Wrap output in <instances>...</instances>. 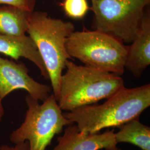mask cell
I'll list each match as a JSON object with an SVG mask.
<instances>
[{
  "label": "cell",
  "instance_id": "6da1fadb",
  "mask_svg": "<svg viewBox=\"0 0 150 150\" xmlns=\"http://www.w3.org/2000/svg\"><path fill=\"white\" fill-rule=\"evenodd\" d=\"M102 104H91L64 113L80 131L97 134L102 129L118 127L134 118L150 106V84L123 87Z\"/></svg>",
  "mask_w": 150,
  "mask_h": 150
},
{
  "label": "cell",
  "instance_id": "7a4b0ae2",
  "mask_svg": "<svg viewBox=\"0 0 150 150\" xmlns=\"http://www.w3.org/2000/svg\"><path fill=\"white\" fill-rule=\"evenodd\" d=\"M60 81L57 101L62 111L70 112L107 99L125 87L120 75L86 65H78L69 59Z\"/></svg>",
  "mask_w": 150,
  "mask_h": 150
},
{
  "label": "cell",
  "instance_id": "3957f363",
  "mask_svg": "<svg viewBox=\"0 0 150 150\" xmlns=\"http://www.w3.org/2000/svg\"><path fill=\"white\" fill-rule=\"evenodd\" d=\"M74 29L72 22L52 18L44 11H33L29 18L27 32L43 60L56 100L66 62L71 59L66 47V41Z\"/></svg>",
  "mask_w": 150,
  "mask_h": 150
},
{
  "label": "cell",
  "instance_id": "277c9868",
  "mask_svg": "<svg viewBox=\"0 0 150 150\" xmlns=\"http://www.w3.org/2000/svg\"><path fill=\"white\" fill-rule=\"evenodd\" d=\"M25 102L27 110L24 121L9 137L14 145L28 142L29 150H46L56 134L74 123L64 117L53 94L41 104L27 95Z\"/></svg>",
  "mask_w": 150,
  "mask_h": 150
},
{
  "label": "cell",
  "instance_id": "5b68a950",
  "mask_svg": "<svg viewBox=\"0 0 150 150\" xmlns=\"http://www.w3.org/2000/svg\"><path fill=\"white\" fill-rule=\"evenodd\" d=\"M66 47L71 57L86 66L120 76L125 71L128 47L106 33L96 30L74 31Z\"/></svg>",
  "mask_w": 150,
  "mask_h": 150
},
{
  "label": "cell",
  "instance_id": "8992f818",
  "mask_svg": "<svg viewBox=\"0 0 150 150\" xmlns=\"http://www.w3.org/2000/svg\"><path fill=\"white\" fill-rule=\"evenodd\" d=\"M95 30L131 43L139 31L150 0H91Z\"/></svg>",
  "mask_w": 150,
  "mask_h": 150
},
{
  "label": "cell",
  "instance_id": "52a82bcc",
  "mask_svg": "<svg viewBox=\"0 0 150 150\" xmlns=\"http://www.w3.org/2000/svg\"><path fill=\"white\" fill-rule=\"evenodd\" d=\"M28 72L23 63L0 57V98L3 100L12 92L22 89L38 101L45 100L50 95L51 87L36 81Z\"/></svg>",
  "mask_w": 150,
  "mask_h": 150
},
{
  "label": "cell",
  "instance_id": "ba28073f",
  "mask_svg": "<svg viewBox=\"0 0 150 150\" xmlns=\"http://www.w3.org/2000/svg\"><path fill=\"white\" fill-rule=\"evenodd\" d=\"M57 141V145L51 150H113L117 144L114 129L89 134L80 131L75 123L67 126Z\"/></svg>",
  "mask_w": 150,
  "mask_h": 150
},
{
  "label": "cell",
  "instance_id": "9c48e42d",
  "mask_svg": "<svg viewBox=\"0 0 150 150\" xmlns=\"http://www.w3.org/2000/svg\"><path fill=\"white\" fill-rule=\"evenodd\" d=\"M150 64V13L147 10L139 32L128 47L125 68L135 77L139 78Z\"/></svg>",
  "mask_w": 150,
  "mask_h": 150
},
{
  "label": "cell",
  "instance_id": "30bf717a",
  "mask_svg": "<svg viewBox=\"0 0 150 150\" xmlns=\"http://www.w3.org/2000/svg\"><path fill=\"white\" fill-rule=\"evenodd\" d=\"M0 53L18 61L21 57L35 64L43 77L49 80L48 73L37 46L29 36H15L0 33Z\"/></svg>",
  "mask_w": 150,
  "mask_h": 150
},
{
  "label": "cell",
  "instance_id": "8fae6325",
  "mask_svg": "<svg viewBox=\"0 0 150 150\" xmlns=\"http://www.w3.org/2000/svg\"><path fill=\"white\" fill-rule=\"evenodd\" d=\"M31 12L13 6H0V33L25 35Z\"/></svg>",
  "mask_w": 150,
  "mask_h": 150
},
{
  "label": "cell",
  "instance_id": "7c38bea8",
  "mask_svg": "<svg viewBox=\"0 0 150 150\" xmlns=\"http://www.w3.org/2000/svg\"><path fill=\"white\" fill-rule=\"evenodd\" d=\"M119 131L115 133L118 143H129L142 150H150V127L134 118L118 127Z\"/></svg>",
  "mask_w": 150,
  "mask_h": 150
},
{
  "label": "cell",
  "instance_id": "4fadbf2b",
  "mask_svg": "<svg viewBox=\"0 0 150 150\" xmlns=\"http://www.w3.org/2000/svg\"><path fill=\"white\" fill-rule=\"evenodd\" d=\"M64 13L73 19H82L89 9L87 0H64L61 4Z\"/></svg>",
  "mask_w": 150,
  "mask_h": 150
},
{
  "label": "cell",
  "instance_id": "5bb4252c",
  "mask_svg": "<svg viewBox=\"0 0 150 150\" xmlns=\"http://www.w3.org/2000/svg\"><path fill=\"white\" fill-rule=\"evenodd\" d=\"M36 5V0H0V6H15L29 12H33Z\"/></svg>",
  "mask_w": 150,
  "mask_h": 150
},
{
  "label": "cell",
  "instance_id": "9a60e30c",
  "mask_svg": "<svg viewBox=\"0 0 150 150\" xmlns=\"http://www.w3.org/2000/svg\"><path fill=\"white\" fill-rule=\"evenodd\" d=\"M0 150H29L28 143V142H25L11 146L5 144L0 146Z\"/></svg>",
  "mask_w": 150,
  "mask_h": 150
},
{
  "label": "cell",
  "instance_id": "2e32d148",
  "mask_svg": "<svg viewBox=\"0 0 150 150\" xmlns=\"http://www.w3.org/2000/svg\"><path fill=\"white\" fill-rule=\"evenodd\" d=\"M2 100L0 98V122L2 120L4 116H5V108L3 106L2 104Z\"/></svg>",
  "mask_w": 150,
  "mask_h": 150
},
{
  "label": "cell",
  "instance_id": "e0dca14e",
  "mask_svg": "<svg viewBox=\"0 0 150 150\" xmlns=\"http://www.w3.org/2000/svg\"><path fill=\"white\" fill-rule=\"evenodd\" d=\"M121 150V149H119V148H118V147H116V148H115V149H114V150Z\"/></svg>",
  "mask_w": 150,
  "mask_h": 150
}]
</instances>
